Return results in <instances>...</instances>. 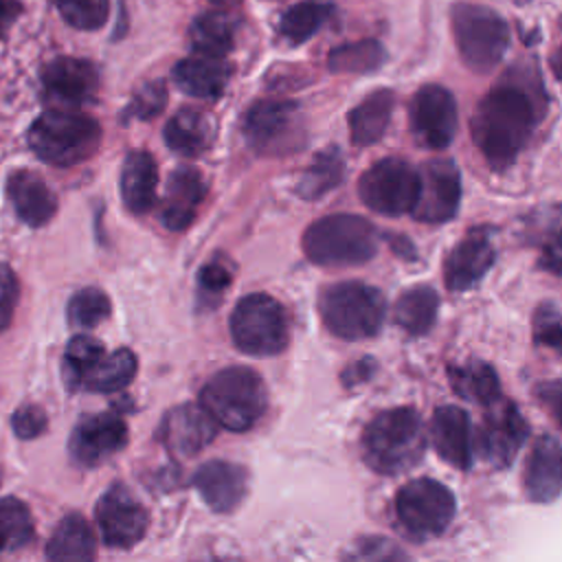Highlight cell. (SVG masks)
<instances>
[{
  "label": "cell",
  "instance_id": "6da1fadb",
  "mask_svg": "<svg viewBox=\"0 0 562 562\" xmlns=\"http://www.w3.org/2000/svg\"><path fill=\"white\" fill-rule=\"evenodd\" d=\"M536 121V103L522 88L498 86L479 101L470 130L490 167L505 169L527 145Z\"/></svg>",
  "mask_w": 562,
  "mask_h": 562
},
{
  "label": "cell",
  "instance_id": "7a4b0ae2",
  "mask_svg": "<svg viewBox=\"0 0 562 562\" xmlns=\"http://www.w3.org/2000/svg\"><path fill=\"white\" fill-rule=\"evenodd\" d=\"M426 437L413 408H391L375 415L362 432V457L378 474H400L419 463Z\"/></svg>",
  "mask_w": 562,
  "mask_h": 562
},
{
  "label": "cell",
  "instance_id": "3957f363",
  "mask_svg": "<svg viewBox=\"0 0 562 562\" xmlns=\"http://www.w3.org/2000/svg\"><path fill=\"white\" fill-rule=\"evenodd\" d=\"M200 402L217 426L241 432L252 428L266 411L263 380L248 367L217 371L202 389Z\"/></svg>",
  "mask_w": 562,
  "mask_h": 562
},
{
  "label": "cell",
  "instance_id": "277c9868",
  "mask_svg": "<svg viewBox=\"0 0 562 562\" xmlns=\"http://www.w3.org/2000/svg\"><path fill=\"white\" fill-rule=\"evenodd\" d=\"M99 140V123L88 114L70 110H48L29 130L31 149L55 167L83 162L97 151Z\"/></svg>",
  "mask_w": 562,
  "mask_h": 562
},
{
  "label": "cell",
  "instance_id": "5b68a950",
  "mask_svg": "<svg viewBox=\"0 0 562 562\" xmlns=\"http://www.w3.org/2000/svg\"><path fill=\"white\" fill-rule=\"evenodd\" d=\"M303 250L318 266H356L378 250V233L360 215L336 213L316 220L303 235Z\"/></svg>",
  "mask_w": 562,
  "mask_h": 562
},
{
  "label": "cell",
  "instance_id": "8992f818",
  "mask_svg": "<svg viewBox=\"0 0 562 562\" xmlns=\"http://www.w3.org/2000/svg\"><path fill=\"white\" fill-rule=\"evenodd\" d=\"M325 327L342 340H362L378 334L384 321V296L362 281H340L323 290L318 301Z\"/></svg>",
  "mask_w": 562,
  "mask_h": 562
},
{
  "label": "cell",
  "instance_id": "52a82bcc",
  "mask_svg": "<svg viewBox=\"0 0 562 562\" xmlns=\"http://www.w3.org/2000/svg\"><path fill=\"white\" fill-rule=\"evenodd\" d=\"M450 18L463 64L476 72L496 68L509 46L507 22L481 4H454Z\"/></svg>",
  "mask_w": 562,
  "mask_h": 562
},
{
  "label": "cell",
  "instance_id": "ba28073f",
  "mask_svg": "<svg viewBox=\"0 0 562 562\" xmlns=\"http://www.w3.org/2000/svg\"><path fill=\"white\" fill-rule=\"evenodd\" d=\"M231 336L248 356H277L288 345L285 310L268 294H248L231 314Z\"/></svg>",
  "mask_w": 562,
  "mask_h": 562
},
{
  "label": "cell",
  "instance_id": "9c48e42d",
  "mask_svg": "<svg viewBox=\"0 0 562 562\" xmlns=\"http://www.w3.org/2000/svg\"><path fill=\"white\" fill-rule=\"evenodd\" d=\"M452 492L432 479H413L395 496L400 525L415 538L439 536L454 516Z\"/></svg>",
  "mask_w": 562,
  "mask_h": 562
},
{
  "label": "cell",
  "instance_id": "30bf717a",
  "mask_svg": "<svg viewBox=\"0 0 562 562\" xmlns=\"http://www.w3.org/2000/svg\"><path fill=\"white\" fill-rule=\"evenodd\" d=\"M419 191L417 171L402 158L389 156L380 162L371 165L360 182L358 193L360 200L375 213L400 217L413 211Z\"/></svg>",
  "mask_w": 562,
  "mask_h": 562
},
{
  "label": "cell",
  "instance_id": "8fae6325",
  "mask_svg": "<svg viewBox=\"0 0 562 562\" xmlns=\"http://www.w3.org/2000/svg\"><path fill=\"white\" fill-rule=\"evenodd\" d=\"M244 136L246 143L263 156L296 151L303 140L296 105L277 99L252 103L244 116Z\"/></svg>",
  "mask_w": 562,
  "mask_h": 562
},
{
  "label": "cell",
  "instance_id": "7c38bea8",
  "mask_svg": "<svg viewBox=\"0 0 562 562\" xmlns=\"http://www.w3.org/2000/svg\"><path fill=\"white\" fill-rule=\"evenodd\" d=\"M529 435V426L520 411L507 400L487 404V413L476 430L474 450L494 468H505L514 461Z\"/></svg>",
  "mask_w": 562,
  "mask_h": 562
},
{
  "label": "cell",
  "instance_id": "4fadbf2b",
  "mask_svg": "<svg viewBox=\"0 0 562 562\" xmlns=\"http://www.w3.org/2000/svg\"><path fill=\"white\" fill-rule=\"evenodd\" d=\"M94 518L103 542L112 549H132L149 525L143 503L123 485H112L99 498Z\"/></svg>",
  "mask_w": 562,
  "mask_h": 562
},
{
  "label": "cell",
  "instance_id": "5bb4252c",
  "mask_svg": "<svg viewBox=\"0 0 562 562\" xmlns=\"http://www.w3.org/2000/svg\"><path fill=\"white\" fill-rule=\"evenodd\" d=\"M419 191L413 206V217L426 224H441L454 217L461 200L459 169L448 158H435L417 171Z\"/></svg>",
  "mask_w": 562,
  "mask_h": 562
},
{
  "label": "cell",
  "instance_id": "9a60e30c",
  "mask_svg": "<svg viewBox=\"0 0 562 562\" xmlns=\"http://www.w3.org/2000/svg\"><path fill=\"white\" fill-rule=\"evenodd\" d=\"M411 132L419 145L443 149L457 132V103L450 90L428 83L417 90L411 103Z\"/></svg>",
  "mask_w": 562,
  "mask_h": 562
},
{
  "label": "cell",
  "instance_id": "2e32d148",
  "mask_svg": "<svg viewBox=\"0 0 562 562\" xmlns=\"http://www.w3.org/2000/svg\"><path fill=\"white\" fill-rule=\"evenodd\" d=\"M494 244L492 231L476 226L468 235H463L457 246L446 257L443 277L446 285L454 292H463L474 288L494 263Z\"/></svg>",
  "mask_w": 562,
  "mask_h": 562
},
{
  "label": "cell",
  "instance_id": "e0dca14e",
  "mask_svg": "<svg viewBox=\"0 0 562 562\" xmlns=\"http://www.w3.org/2000/svg\"><path fill=\"white\" fill-rule=\"evenodd\" d=\"M127 441V426L114 413L83 417L68 441L70 454L83 465H97L119 452Z\"/></svg>",
  "mask_w": 562,
  "mask_h": 562
},
{
  "label": "cell",
  "instance_id": "ac0fdd59",
  "mask_svg": "<svg viewBox=\"0 0 562 562\" xmlns=\"http://www.w3.org/2000/svg\"><path fill=\"white\" fill-rule=\"evenodd\" d=\"M217 424L200 404H182L167 413L160 426V441L173 457H193L215 437Z\"/></svg>",
  "mask_w": 562,
  "mask_h": 562
},
{
  "label": "cell",
  "instance_id": "d6986e66",
  "mask_svg": "<svg viewBox=\"0 0 562 562\" xmlns=\"http://www.w3.org/2000/svg\"><path fill=\"white\" fill-rule=\"evenodd\" d=\"M46 94L61 105H83L92 101L99 88V72L88 59L57 57L42 72Z\"/></svg>",
  "mask_w": 562,
  "mask_h": 562
},
{
  "label": "cell",
  "instance_id": "ffe728a7",
  "mask_svg": "<svg viewBox=\"0 0 562 562\" xmlns=\"http://www.w3.org/2000/svg\"><path fill=\"white\" fill-rule=\"evenodd\" d=\"M525 492L536 503H551L562 492V443L542 435L533 441L525 463Z\"/></svg>",
  "mask_w": 562,
  "mask_h": 562
},
{
  "label": "cell",
  "instance_id": "44dd1931",
  "mask_svg": "<svg viewBox=\"0 0 562 562\" xmlns=\"http://www.w3.org/2000/svg\"><path fill=\"white\" fill-rule=\"evenodd\" d=\"M430 441L437 454L459 468L468 470L472 465V428H470V417L463 408L459 406H441L435 411L432 422H430Z\"/></svg>",
  "mask_w": 562,
  "mask_h": 562
},
{
  "label": "cell",
  "instance_id": "7402d4cb",
  "mask_svg": "<svg viewBox=\"0 0 562 562\" xmlns=\"http://www.w3.org/2000/svg\"><path fill=\"white\" fill-rule=\"evenodd\" d=\"M246 470L228 461H209L193 474V485L213 512H233L246 494Z\"/></svg>",
  "mask_w": 562,
  "mask_h": 562
},
{
  "label": "cell",
  "instance_id": "603a6c76",
  "mask_svg": "<svg viewBox=\"0 0 562 562\" xmlns=\"http://www.w3.org/2000/svg\"><path fill=\"white\" fill-rule=\"evenodd\" d=\"M206 184L198 169L180 167L171 173L160 206V220L171 231H182L191 224L198 204L204 200Z\"/></svg>",
  "mask_w": 562,
  "mask_h": 562
},
{
  "label": "cell",
  "instance_id": "cb8c5ba5",
  "mask_svg": "<svg viewBox=\"0 0 562 562\" xmlns=\"http://www.w3.org/2000/svg\"><path fill=\"white\" fill-rule=\"evenodd\" d=\"M7 193L18 217L29 226L46 224L57 211L53 189L33 171H13L7 182Z\"/></svg>",
  "mask_w": 562,
  "mask_h": 562
},
{
  "label": "cell",
  "instance_id": "d4e9b609",
  "mask_svg": "<svg viewBox=\"0 0 562 562\" xmlns=\"http://www.w3.org/2000/svg\"><path fill=\"white\" fill-rule=\"evenodd\" d=\"M231 77V68L222 57L193 55L173 66L176 86L195 99H217Z\"/></svg>",
  "mask_w": 562,
  "mask_h": 562
},
{
  "label": "cell",
  "instance_id": "484cf974",
  "mask_svg": "<svg viewBox=\"0 0 562 562\" xmlns=\"http://www.w3.org/2000/svg\"><path fill=\"white\" fill-rule=\"evenodd\" d=\"M158 167L149 151H130L121 169V198L134 213H147L156 204Z\"/></svg>",
  "mask_w": 562,
  "mask_h": 562
},
{
  "label": "cell",
  "instance_id": "4316f807",
  "mask_svg": "<svg viewBox=\"0 0 562 562\" xmlns=\"http://www.w3.org/2000/svg\"><path fill=\"white\" fill-rule=\"evenodd\" d=\"M395 97L391 90L382 88L364 97L349 112V134L356 147H369L378 143L391 121Z\"/></svg>",
  "mask_w": 562,
  "mask_h": 562
},
{
  "label": "cell",
  "instance_id": "83f0119b",
  "mask_svg": "<svg viewBox=\"0 0 562 562\" xmlns=\"http://www.w3.org/2000/svg\"><path fill=\"white\" fill-rule=\"evenodd\" d=\"M213 140L211 121L198 110H180L165 125V143L180 156H200Z\"/></svg>",
  "mask_w": 562,
  "mask_h": 562
},
{
  "label": "cell",
  "instance_id": "f1b7e54d",
  "mask_svg": "<svg viewBox=\"0 0 562 562\" xmlns=\"http://www.w3.org/2000/svg\"><path fill=\"white\" fill-rule=\"evenodd\" d=\"M448 378L454 393L468 402L487 406L501 397V382L496 371L479 360H468L463 364H450Z\"/></svg>",
  "mask_w": 562,
  "mask_h": 562
},
{
  "label": "cell",
  "instance_id": "f546056e",
  "mask_svg": "<svg viewBox=\"0 0 562 562\" xmlns=\"http://www.w3.org/2000/svg\"><path fill=\"white\" fill-rule=\"evenodd\" d=\"M531 241L538 246L540 268L562 274V209H538L529 222Z\"/></svg>",
  "mask_w": 562,
  "mask_h": 562
},
{
  "label": "cell",
  "instance_id": "4dcf8cb0",
  "mask_svg": "<svg viewBox=\"0 0 562 562\" xmlns=\"http://www.w3.org/2000/svg\"><path fill=\"white\" fill-rule=\"evenodd\" d=\"M50 560H90L94 558V536L88 520L79 514H68L46 544Z\"/></svg>",
  "mask_w": 562,
  "mask_h": 562
},
{
  "label": "cell",
  "instance_id": "1f68e13d",
  "mask_svg": "<svg viewBox=\"0 0 562 562\" xmlns=\"http://www.w3.org/2000/svg\"><path fill=\"white\" fill-rule=\"evenodd\" d=\"M437 307H439V301H437L435 290H430L426 285H417V288L406 290L397 299L393 318L411 336H424L435 325Z\"/></svg>",
  "mask_w": 562,
  "mask_h": 562
},
{
  "label": "cell",
  "instance_id": "d6a6232c",
  "mask_svg": "<svg viewBox=\"0 0 562 562\" xmlns=\"http://www.w3.org/2000/svg\"><path fill=\"white\" fill-rule=\"evenodd\" d=\"M189 40L198 55L224 57L233 48L235 40L233 20L220 11L202 13L193 20L189 29Z\"/></svg>",
  "mask_w": 562,
  "mask_h": 562
},
{
  "label": "cell",
  "instance_id": "836d02e7",
  "mask_svg": "<svg viewBox=\"0 0 562 562\" xmlns=\"http://www.w3.org/2000/svg\"><path fill=\"white\" fill-rule=\"evenodd\" d=\"M136 373V356L130 349H116L105 353L94 369L83 378L81 386L97 393H112L132 382Z\"/></svg>",
  "mask_w": 562,
  "mask_h": 562
},
{
  "label": "cell",
  "instance_id": "e575fe53",
  "mask_svg": "<svg viewBox=\"0 0 562 562\" xmlns=\"http://www.w3.org/2000/svg\"><path fill=\"white\" fill-rule=\"evenodd\" d=\"M384 48L375 40H360V42H349L340 44L329 50L327 55V66L331 72H342V75H364L373 72L384 64Z\"/></svg>",
  "mask_w": 562,
  "mask_h": 562
},
{
  "label": "cell",
  "instance_id": "d590c367",
  "mask_svg": "<svg viewBox=\"0 0 562 562\" xmlns=\"http://www.w3.org/2000/svg\"><path fill=\"white\" fill-rule=\"evenodd\" d=\"M331 4L325 0H303L292 4L279 20V33L290 44H303L327 22Z\"/></svg>",
  "mask_w": 562,
  "mask_h": 562
},
{
  "label": "cell",
  "instance_id": "8d00e7d4",
  "mask_svg": "<svg viewBox=\"0 0 562 562\" xmlns=\"http://www.w3.org/2000/svg\"><path fill=\"white\" fill-rule=\"evenodd\" d=\"M345 178V160L338 149L329 147L321 154H316L314 162L303 171L296 193L307 200H316L323 193L331 191L340 180Z\"/></svg>",
  "mask_w": 562,
  "mask_h": 562
},
{
  "label": "cell",
  "instance_id": "74e56055",
  "mask_svg": "<svg viewBox=\"0 0 562 562\" xmlns=\"http://www.w3.org/2000/svg\"><path fill=\"white\" fill-rule=\"evenodd\" d=\"M35 527L29 507L18 498H0V553H11L33 540Z\"/></svg>",
  "mask_w": 562,
  "mask_h": 562
},
{
  "label": "cell",
  "instance_id": "f35d334b",
  "mask_svg": "<svg viewBox=\"0 0 562 562\" xmlns=\"http://www.w3.org/2000/svg\"><path fill=\"white\" fill-rule=\"evenodd\" d=\"M105 356V347L92 338V336H75L68 345H66V353H64V378L66 382L77 389L81 386L83 378L94 369V364Z\"/></svg>",
  "mask_w": 562,
  "mask_h": 562
},
{
  "label": "cell",
  "instance_id": "ab89813d",
  "mask_svg": "<svg viewBox=\"0 0 562 562\" xmlns=\"http://www.w3.org/2000/svg\"><path fill=\"white\" fill-rule=\"evenodd\" d=\"M110 314V299L97 288L79 290L68 303V321L77 327H94Z\"/></svg>",
  "mask_w": 562,
  "mask_h": 562
},
{
  "label": "cell",
  "instance_id": "60d3db41",
  "mask_svg": "<svg viewBox=\"0 0 562 562\" xmlns=\"http://www.w3.org/2000/svg\"><path fill=\"white\" fill-rule=\"evenodd\" d=\"M61 18L81 31H97L105 24L110 0H55Z\"/></svg>",
  "mask_w": 562,
  "mask_h": 562
},
{
  "label": "cell",
  "instance_id": "b9f144b4",
  "mask_svg": "<svg viewBox=\"0 0 562 562\" xmlns=\"http://www.w3.org/2000/svg\"><path fill=\"white\" fill-rule=\"evenodd\" d=\"M533 340L562 353V314L551 303H542L533 314Z\"/></svg>",
  "mask_w": 562,
  "mask_h": 562
},
{
  "label": "cell",
  "instance_id": "7bdbcfd3",
  "mask_svg": "<svg viewBox=\"0 0 562 562\" xmlns=\"http://www.w3.org/2000/svg\"><path fill=\"white\" fill-rule=\"evenodd\" d=\"M233 272L226 263L220 261H209L200 274H198V285H200V296L204 301H213L217 303L224 294V290L231 285Z\"/></svg>",
  "mask_w": 562,
  "mask_h": 562
},
{
  "label": "cell",
  "instance_id": "ee69618b",
  "mask_svg": "<svg viewBox=\"0 0 562 562\" xmlns=\"http://www.w3.org/2000/svg\"><path fill=\"white\" fill-rule=\"evenodd\" d=\"M167 103V88L162 81H151L147 86H143L136 97L130 103V114L138 116V119H154L156 114L162 112Z\"/></svg>",
  "mask_w": 562,
  "mask_h": 562
},
{
  "label": "cell",
  "instance_id": "f6af8a7d",
  "mask_svg": "<svg viewBox=\"0 0 562 562\" xmlns=\"http://www.w3.org/2000/svg\"><path fill=\"white\" fill-rule=\"evenodd\" d=\"M11 426L20 439H33L46 430V413L37 404H26L13 413Z\"/></svg>",
  "mask_w": 562,
  "mask_h": 562
},
{
  "label": "cell",
  "instance_id": "bcb514c9",
  "mask_svg": "<svg viewBox=\"0 0 562 562\" xmlns=\"http://www.w3.org/2000/svg\"><path fill=\"white\" fill-rule=\"evenodd\" d=\"M18 279L13 274V270L4 263H0V331L9 325L15 305H18Z\"/></svg>",
  "mask_w": 562,
  "mask_h": 562
},
{
  "label": "cell",
  "instance_id": "7dc6e473",
  "mask_svg": "<svg viewBox=\"0 0 562 562\" xmlns=\"http://www.w3.org/2000/svg\"><path fill=\"white\" fill-rule=\"evenodd\" d=\"M533 393L540 400V404L549 411V415L558 422V426L562 428V382L560 380L540 382Z\"/></svg>",
  "mask_w": 562,
  "mask_h": 562
},
{
  "label": "cell",
  "instance_id": "c3c4849f",
  "mask_svg": "<svg viewBox=\"0 0 562 562\" xmlns=\"http://www.w3.org/2000/svg\"><path fill=\"white\" fill-rule=\"evenodd\" d=\"M20 15V2L18 0H0V37L11 29V24Z\"/></svg>",
  "mask_w": 562,
  "mask_h": 562
},
{
  "label": "cell",
  "instance_id": "681fc988",
  "mask_svg": "<svg viewBox=\"0 0 562 562\" xmlns=\"http://www.w3.org/2000/svg\"><path fill=\"white\" fill-rule=\"evenodd\" d=\"M373 362L369 360V358H364V360H360V362H356V364H351L345 373H342V380L347 382V384H356V382H362V380H367L371 373H373Z\"/></svg>",
  "mask_w": 562,
  "mask_h": 562
},
{
  "label": "cell",
  "instance_id": "f907efd6",
  "mask_svg": "<svg viewBox=\"0 0 562 562\" xmlns=\"http://www.w3.org/2000/svg\"><path fill=\"white\" fill-rule=\"evenodd\" d=\"M551 68H553L555 77L562 79V44H560V48L551 55Z\"/></svg>",
  "mask_w": 562,
  "mask_h": 562
},
{
  "label": "cell",
  "instance_id": "816d5d0a",
  "mask_svg": "<svg viewBox=\"0 0 562 562\" xmlns=\"http://www.w3.org/2000/svg\"><path fill=\"white\" fill-rule=\"evenodd\" d=\"M213 2H217V4H224V2H226V0H213Z\"/></svg>",
  "mask_w": 562,
  "mask_h": 562
}]
</instances>
